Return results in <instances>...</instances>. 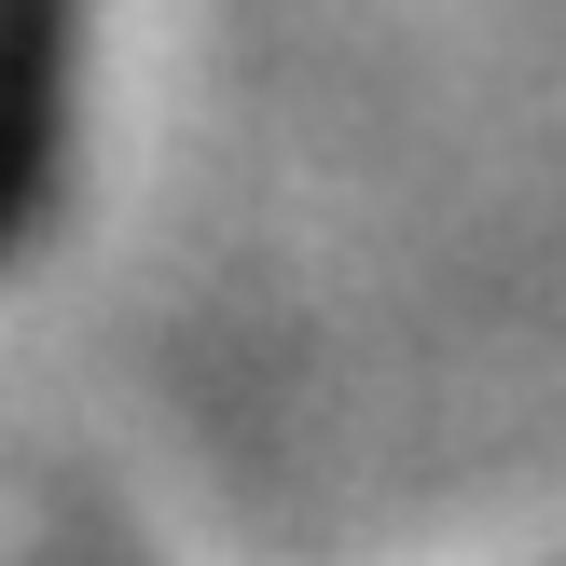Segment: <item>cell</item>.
Here are the masks:
<instances>
[{
  "instance_id": "obj_1",
  "label": "cell",
  "mask_w": 566,
  "mask_h": 566,
  "mask_svg": "<svg viewBox=\"0 0 566 566\" xmlns=\"http://www.w3.org/2000/svg\"><path fill=\"white\" fill-rule=\"evenodd\" d=\"M55 55H70V0H0V235L28 221L55 153Z\"/></svg>"
}]
</instances>
